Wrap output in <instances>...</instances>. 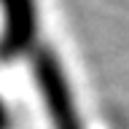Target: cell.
Here are the masks:
<instances>
[{
	"instance_id": "cell-1",
	"label": "cell",
	"mask_w": 129,
	"mask_h": 129,
	"mask_svg": "<svg viewBox=\"0 0 129 129\" xmlns=\"http://www.w3.org/2000/svg\"><path fill=\"white\" fill-rule=\"evenodd\" d=\"M38 86L46 100L48 118L54 129H83L78 116V105L70 91V83L62 75L54 56H40L38 62Z\"/></svg>"
},
{
	"instance_id": "cell-2",
	"label": "cell",
	"mask_w": 129,
	"mask_h": 129,
	"mask_svg": "<svg viewBox=\"0 0 129 129\" xmlns=\"http://www.w3.org/2000/svg\"><path fill=\"white\" fill-rule=\"evenodd\" d=\"M3 8V48L6 51H19V48L30 46L35 38V27H38V8L35 0H0Z\"/></svg>"
}]
</instances>
